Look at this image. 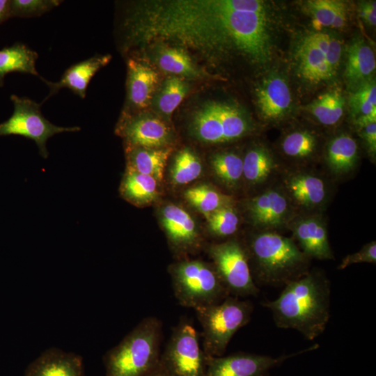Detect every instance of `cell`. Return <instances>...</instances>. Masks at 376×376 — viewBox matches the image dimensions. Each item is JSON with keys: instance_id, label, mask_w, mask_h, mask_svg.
Masks as SVG:
<instances>
[{"instance_id": "7402d4cb", "label": "cell", "mask_w": 376, "mask_h": 376, "mask_svg": "<svg viewBox=\"0 0 376 376\" xmlns=\"http://www.w3.org/2000/svg\"><path fill=\"white\" fill-rule=\"evenodd\" d=\"M171 152L170 148H149L128 145L127 169L150 175L159 182Z\"/></svg>"}, {"instance_id": "52a82bcc", "label": "cell", "mask_w": 376, "mask_h": 376, "mask_svg": "<svg viewBox=\"0 0 376 376\" xmlns=\"http://www.w3.org/2000/svg\"><path fill=\"white\" fill-rule=\"evenodd\" d=\"M159 363L171 376H205L206 357L188 320L182 318L173 328Z\"/></svg>"}, {"instance_id": "5b68a950", "label": "cell", "mask_w": 376, "mask_h": 376, "mask_svg": "<svg viewBox=\"0 0 376 376\" xmlns=\"http://www.w3.org/2000/svg\"><path fill=\"white\" fill-rule=\"evenodd\" d=\"M174 296L179 304L194 310L217 304L230 293L213 265L182 260L170 268Z\"/></svg>"}, {"instance_id": "ab89813d", "label": "cell", "mask_w": 376, "mask_h": 376, "mask_svg": "<svg viewBox=\"0 0 376 376\" xmlns=\"http://www.w3.org/2000/svg\"><path fill=\"white\" fill-rule=\"evenodd\" d=\"M339 3L335 0H310L305 8L318 26L331 27Z\"/></svg>"}, {"instance_id": "cb8c5ba5", "label": "cell", "mask_w": 376, "mask_h": 376, "mask_svg": "<svg viewBox=\"0 0 376 376\" xmlns=\"http://www.w3.org/2000/svg\"><path fill=\"white\" fill-rule=\"evenodd\" d=\"M299 70L301 77L311 83H320L334 76L326 56L306 36L297 52Z\"/></svg>"}, {"instance_id": "4316f807", "label": "cell", "mask_w": 376, "mask_h": 376, "mask_svg": "<svg viewBox=\"0 0 376 376\" xmlns=\"http://www.w3.org/2000/svg\"><path fill=\"white\" fill-rule=\"evenodd\" d=\"M157 182L150 175L127 169L120 185V194L132 203L146 204L157 197Z\"/></svg>"}, {"instance_id": "30bf717a", "label": "cell", "mask_w": 376, "mask_h": 376, "mask_svg": "<svg viewBox=\"0 0 376 376\" xmlns=\"http://www.w3.org/2000/svg\"><path fill=\"white\" fill-rule=\"evenodd\" d=\"M280 187L298 213L319 212L327 204L331 190L327 180L313 170H288Z\"/></svg>"}, {"instance_id": "e0dca14e", "label": "cell", "mask_w": 376, "mask_h": 376, "mask_svg": "<svg viewBox=\"0 0 376 376\" xmlns=\"http://www.w3.org/2000/svg\"><path fill=\"white\" fill-rule=\"evenodd\" d=\"M110 60L111 56L107 54L96 55L82 61L67 69L60 80L56 82L49 81L40 77L50 89L49 94L45 100L56 93L63 88H69L75 94L81 98H84L91 79Z\"/></svg>"}, {"instance_id": "d590c367", "label": "cell", "mask_w": 376, "mask_h": 376, "mask_svg": "<svg viewBox=\"0 0 376 376\" xmlns=\"http://www.w3.org/2000/svg\"><path fill=\"white\" fill-rule=\"evenodd\" d=\"M349 104L354 120L364 117H376V85L373 79L352 92Z\"/></svg>"}, {"instance_id": "d4e9b609", "label": "cell", "mask_w": 376, "mask_h": 376, "mask_svg": "<svg viewBox=\"0 0 376 376\" xmlns=\"http://www.w3.org/2000/svg\"><path fill=\"white\" fill-rule=\"evenodd\" d=\"M191 131L196 139L203 142L226 143L223 125L212 102L205 104L195 113Z\"/></svg>"}, {"instance_id": "8992f818", "label": "cell", "mask_w": 376, "mask_h": 376, "mask_svg": "<svg viewBox=\"0 0 376 376\" xmlns=\"http://www.w3.org/2000/svg\"><path fill=\"white\" fill-rule=\"evenodd\" d=\"M195 311L202 327L204 354L206 357H220L235 334L250 321L253 304L229 295L219 304Z\"/></svg>"}, {"instance_id": "8fae6325", "label": "cell", "mask_w": 376, "mask_h": 376, "mask_svg": "<svg viewBox=\"0 0 376 376\" xmlns=\"http://www.w3.org/2000/svg\"><path fill=\"white\" fill-rule=\"evenodd\" d=\"M246 210L251 222L259 231L284 229L299 214L280 186L266 187L249 201Z\"/></svg>"}, {"instance_id": "484cf974", "label": "cell", "mask_w": 376, "mask_h": 376, "mask_svg": "<svg viewBox=\"0 0 376 376\" xmlns=\"http://www.w3.org/2000/svg\"><path fill=\"white\" fill-rule=\"evenodd\" d=\"M38 54L25 45L17 43L0 50V82L13 72L29 73L40 77L36 68Z\"/></svg>"}, {"instance_id": "74e56055", "label": "cell", "mask_w": 376, "mask_h": 376, "mask_svg": "<svg viewBox=\"0 0 376 376\" xmlns=\"http://www.w3.org/2000/svg\"><path fill=\"white\" fill-rule=\"evenodd\" d=\"M311 41L323 52L327 63L335 75L340 60L342 46L340 40L333 35L317 32L308 36Z\"/></svg>"}, {"instance_id": "44dd1931", "label": "cell", "mask_w": 376, "mask_h": 376, "mask_svg": "<svg viewBox=\"0 0 376 376\" xmlns=\"http://www.w3.org/2000/svg\"><path fill=\"white\" fill-rule=\"evenodd\" d=\"M358 145L350 134L343 133L332 138L327 143L325 162L329 173L341 177L350 174L358 161Z\"/></svg>"}, {"instance_id": "3957f363", "label": "cell", "mask_w": 376, "mask_h": 376, "mask_svg": "<svg viewBox=\"0 0 376 376\" xmlns=\"http://www.w3.org/2000/svg\"><path fill=\"white\" fill-rule=\"evenodd\" d=\"M251 274L259 286H284L309 271L311 258L292 238L275 231H259L244 244Z\"/></svg>"}, {"instance_id": "4fadbf2b", "label": "cell", "mask_w": 376, "mask_h": 376, "mask_svg": "<svg viewBox=\"0 0 376 376\" xmlns=\"http://www.w3.org/2000/svg\"><path fill=\"white\" fill-rule=\"evenodd\" d=\"M288 228L301 251L311 259L334 258L328 238L327 224L320 212L299 213Z\"/></svg>"}, {"instance_id": "603a6c76", "label": "cell", "mask_w": 376, "mask_h": 376, "mask_svg": "<svg viewBox=\"0 0 376 376\" xmlns=\"http://www.w3.org/2000/svg\"><path fill=\"white\" fill-rule=\"evenodd\" d=\"M242 160L243 179L252 187L267 184L279 171L273 155L262 146L249 149Z\"/></svg>"}, {"instance_id": "f35d334b", "label": "cell", "mask_w": 376, "mask_h": 376, "mask_svg": "<svg viewBox=\"0 0 376 376\" xmlns=\"http://www.w3.org/2000/svg\"><path fill=\"white\" fill-rule=\"evenodd\" d=\"M58 0H12L9 2V17L39 16L60 4Z\"/></svg>"}, {"instance_id": "9c48e42d", "label": "cell", "mask_w": 376, "mask_h": 376, "mask_svg": "<svg viewBox=\"0 0 376 376\" xmlns=\"http://www.w3.org/2000/svg\"><path fill=\"white\" fill-rule=\"evenodd\" d=\"M14 111L5 122L0 123V136L19 135L33 140L40 155L46 159L47 140L54 135L65 132H78L79 127H61L50 123L40 111L41 104L26 97L12 95Z\"/></svg>"}, {"instance_id": "f546056e", "label": "cell", "mask_w": 376, "mask_h": 376, "mask_svg": "<svg viewBox=\"0 0 376 376\" xmlns=\"http://www.w3.org/2000/svg\"><path fill=\"white\" fill-rule=\"evenodd\" d=\"M281 147L283 155L289 159L305 162L311 159L315 154L318 139L308 130H295L284 136Z\"/></svg>"}, {"instance_id": "ee69618b", "label": "cell", "mask_w": 376, "mask_h": 376, "mask_svg": "<svg viewBox=\"0 0 376 376\" xmlns=\"http://www.w3.org/2000/svg\"><path fill=\"white\" fill-rule=\"evenodd\" d=\"M347 22V9L345 4L340 1L335 17L331 28L341 29L345 26Z\"/></svg>"}, {"instance_id": "7a4b0ae2", "label": "cell", "mask_w": 376, "mask_h": 376, "mask_svg": "<svg viewBox=\"0 0 376 376\" xmlns=\"http://www.w3.org/2000/svg\"><path fill=\"white\" fill-rule=\"evenodd\" d=\"M331 284L318 269L284 285L280 295L263 305L269 308L279 328L292 329L312 340L325 330L330 318Z\"/></svg>"}, {"instance_id": "4dcf8cb0", "label": "cell", "mask_w": 376, "mask_h": 376, "mask_svg": "<svg viewBox=\"0 0 376 376\" xmlns=\"http://www.w3.org/2000/svg\"><path fill=\"white\" fill-rule=\"evenodd\" d=\"M345 100L338 91H331L319 96L307 106V110L323 125L333 126L343 116Z\"/></svg>"}, {"instance_id": "7bdbcfd3", "label": "cell", "mask_w": 376, "mask_h": 376, "mask_svg": "<svg viewBox=\"0 0 376 376\" xmlns=\"http://www.w3.org/2000/svg\"><path fill=\"white\" fill-rule=\"evenodd\" d=\"M359 15L360 17L370 26L376 24V2L375 1H361L359 4Z\"/></svg>"}, {"instance_id": "e575fe53", "label": "cell", "mask_w": 376, "mask_h": 376, "mask_svg": "<svg viewBox=\"0 0 376 376\" xmlns=\"http://www.w3.org/2000/svg\"><path fill=\"white\" fill-rule=\"evenodd\" d=\"M202 172L199 157L190 148L178 152L171 171L172 181L176 185H186L198 178Z\"/></svg>"}, {"instance_id": "7c38bea8", "label": "cell", "mask_w": 376, "mask_h": 376, "mask_svg": "<svg viewBox=\"0 0 376 376\" xmlns=\"http://www.w3.org/2000/svg\"><path fill=\"white\" fill-rule=\"evenodd\" d=\"M318 345L277 357L246 352L227 356L206 357L205 376H267L286 359L316 349Z\"/></svg>"}, {"instance_id": "5bb4252c", "label": "cell", "mask_w": 376, "mask_h": 376, "mask_svg": "<svg viewBox=\"0 0 376 376\" xmlns=\"http://www.w3.org/2000/svg\"><path fill=\"white\" fill-rule=\"evenodd\" d=\"M118 132L127 145L143 148H164L171 139L169 127L160 119L148 115L125 116Z\"/></svg>"}, {"instance_id": "8d00e7d4", "label": "cell", "mask_w": 376, "mask_h": 376, "mask_svg": "<svg viewBox=\"0 0 376 376\" xmlns=\"http://www.w3.org/2000/svg\"><path fill=\"white\" fill-rule=\"evenodd\" d=\"M210 231L214 235L225 237L230 236L237 231L240 219L232 205L221 207L207 217Z\"/></svg>"}, {"instance_id": "277c9868", "label": "cell", "mask_w": 376, "mask_h": 376, "mask_svg": "<svg viewBox=\"0 0 376 376\" xmlns=\"http://www.w3.org/2000/svg\"><path fill=\"white\" fill-rule=\"evenodd\" d=\"M162 323L154 316L143 318L103 357L105 376H146L158 364Z\"/></svg>"}, {"instance_id": "ffe728a7", "label": "cell", "mask_w": 376, "mask_h": 376, "mask_svg": "<svg viewBox=\"0 0 376 376\" xmlns=\"http://www.w3.org/2000/svg\"><path fill=\"white\" fill-rule=\"evenodd\" d=\"M375 56L363 39L357 38L348 47L345 77L348 86L354 91L370 79L375 70Z\"/></svg>"}, {"instance_id": "60d3db41", "label": "cell", "mask_w": 376, "mask_h": 376, "mask_svg": "<svg viewBox=\"0 0 376 376\" xmlns=\"http://www.w3.org/2000/svg\"><path fill=\"white\" fill-rule=\"evenodd\" d=\"M362 263H376V242L375 240L366 244L358 251L343 258L338 269H344L352 265Z\"/></svg>"}, {"instance_id": "b9f144b4", "label": "cell", "mask_w": 376, "mask_h": 376, "mask_svg": "<svg viewBox=\"0 0 376 376\" xmlns=\"http://www.w3.org/2000/svg\"><path fill=\"white\" fill-rule=\"evenodd\" d=\"M357 128L365 143L369 156L372 159L375 160L376 155V121L369 122Z\"/></svg>"}, {"instance_id": "9a60e30c", "label": "cell", "mask_w": 376, "mask_h": 376, "mask_svg": "<svg viewBox=\"0 0 376 376\" xmlns=\"http://www.w3.org/2000/svg\"><path fill=\"white\" fill-rule=\"evenodd\" d=\"M24 376H87L81 355L50 347L27 366Z\"/></svg>"}, {"instance_id": "bcb514c9", "label": "cell", "mask_w": 376, "mask_h": 376, "mask_svg": "<svg viewBox=\"0 0 376 376\" xmlns=\"http://www.w3.org/2000/svg\"><path fill=\"white\" fill-rule=\"evenodd\" d=\"M146 376H171L162 366L159 361L156 367Z\"/></svg>"}, {"instance_id": "ba28073f", "label": "cell", "mask_w": 376, "mask_h": 376, "mask_svg": "<svg viewBox=\"0 0 376 376\" xmlns=\"http://www.w3.org/2000/svg\"><path fill=\"white\" fill-rule=\"evenodd\" d=\"M207 251L230 295L240 298L258 296L260 289L253 281L244 244L229 240L211 244Z\"/></svg>"}, {"instance_id": "f6af8a7d", "label": "cell", "mask_w": 376, "mask_h": 376, "mask_svg": "<svg viewBox=\"0 0 376 376\" xmlns=\"http://www.w3.org/2000/svg\"><path fill=\"white\" fill-rule=\"evenodd\" d=\"M9 2L7 0H0V23L9 17Z\"/></svg>"}, {"instance_id": "f1b7e54d", "label": "cell", "mask_w": 376, "mask_h": 376, "mask_svg": "<svg viewBox=\"0 0 376 376\" xmlns=\"http://www.w3.org/2000/svg\"><path fill=\"white\" fill-rule=\"evenodd\" d=\"M188 91V84L182 77L172 75L164 81L152 102L159 113L170 117Z\"/></svg>"}, {"instance_id": "d6986e66", "label": "cell", "mask_w": 376, "mask_h": 376, "mask_svg": "<svg viewBox=\"0 0 376 376\" xmlns=\"http://www.w3.org/2000/svg\"><path fill=\"white\" fill-rule=\"evenodd\" d=\"M257 100L265 119L274 120L283 117L291 104V94L285 80L279 76L267 78L257 89Z\"/></svg>"}, {"instance_id": "ac0fdd59", "label": "cell", "mask_w": 376, "mask_h": 376, "mask_svg": "<svg viewBox=\"0 0 376 376\" xmlns=\"http://www.w3.org/2000/svg\"><path fill=\"white\" fill-rule=\"evenodd\" d=\"M161 220L169 239L178 251L194 249L198 233L194 220L182 207L169 205L162 211Z\"/></svg>"}, {"instance_id": "1f68e13d", "label": "cell", "mask_w": 376, "mask_h": 376, "mask_svg": "<svg viewBox=\"0 0 376 376\" xmlns=\"http://www.w3.org/2000/svg\"><path fill=\"white\" fill-rule=\"evenodd\" d=\"M211 165L217 178L228 188L236 189L243 179L242 157L233 152L214 154Z\"/></svg>"}, {"instance_id": "d6a6232c", "label": "cell", "mask_w": 376, "mask_h": 376, "mask_svg": "<svg viewBox=\"0 0 376 376\" xmlns=\"http://www.w3.org/2000/svg\"><path fill=\"white\" fill-rule=\"evenodd\" d=\"M184 196L191 205L206 217L217 209L231 205L230 197L205 185H197L187 189Z\"/></svg>"}, {"instance_id": "836d02e7", "label": "cell", "mask_w": 376, "mask_h": 376, "mask_svg": "<svg viewBox=\"0 0 376 376\" xmlns=\"http://www.w3.org/2000/svg\"><path fill=\"white\" fill-rule=\"evenodd\" d=\"M224 131L226 143L238 139L251 130V125L237 108L221 102H212Z\"/></svg>"}, {"instance_id": "6da1fadb", "label": "cell", "mask_w": 376, "mask_h": 376, "mask_svg": "<svg viewBox=\"0 0 376 376\" xmlns=\"http://www.w3.org/2000/svg\"><path fill=\"white\" fill-rule=\"evenodd\" d=\"M132 44L167 40L209 54L269 58L265 4L260 0H166L139 3L127 18Z\"/></svg>"}, {"instance_id": "2e32d148", "label": "cell", "mask_w": 376, "mask_h": 376, "mask_svg": "<svg viewBox=\"0 0 376 376\" xmlns=\"http://www.w3.org/2000/svg\"><path fill=\"white\" fill-rule=\"evenodd\" d=\"M157 72L146 63L130 58L127 61V100L131 108L144 109L152 101L158 84Z\"/></svg>"}, {"instance_id": "83f0119b", "label": "cell", "mask_w": 376, "mask_h": 376, "mask_svg": "<svg viewBox=\"0 0 376 376\" xmlns=\"http://www.w3.org/2000/svg\"><path fill=\"white\" fill-rule=\"evenodd\" d=\"M156 62L162 70L173 76L199 78L201 71L195 65L190 56L180 48L162 47L156 54Z\"/></svg>"}]
</instances>
